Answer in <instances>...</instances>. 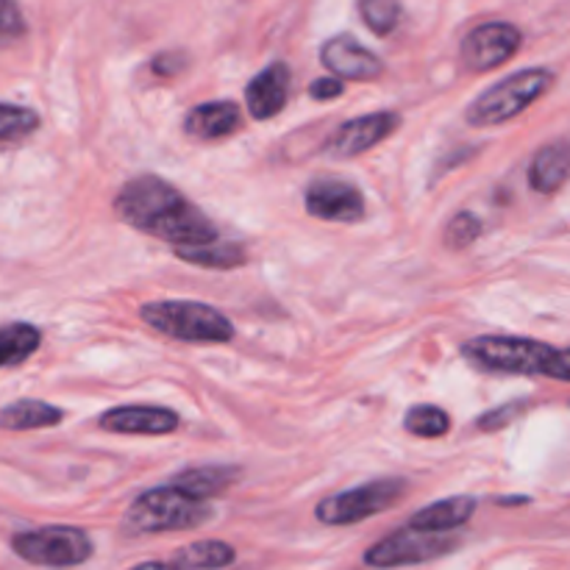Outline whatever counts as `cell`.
Instances as JSON below:
<instances>
[{"label":"cell","instance_id":"6da1fadb","mask_svg":"<svg viewBox=\"0 0 570 570\" xmlns=\"http://www.w3.org/2000/svg\"><path fill=\"white\" fill-rule=\"evenodd\" d=\"M115 212L122 223L137 232L165 239L176 248L206 245L217 239V228L212 226L209 217L159 176L131 178L117 193Z\"/></svg>","mask_w":570,"mask_h":570},{"label":"cell","instance_id":"7a4b0ae2","mask_svg":"<svg viewBox=\"0 0 570 570\" xmlns=\"http://www.w3.org/2000/svg\"><path fill=\"white\" fill-rule=\"evenodd\" d=\"M462 354L482 371L493 373H518V376H546L557 382L570 379L568 354L554 345L538 343L523 337H501V334H484L462 345Z\"/></svg>","mask_w":570,"mask_h":570},{"label":"cell","instance_id":"3957f363","mask_svg":"<svg viewBox=\"0 0 570 570\" xmlns=\"http://www.w3.org/2000/svg\"><path fill=\"white\" fill-rule=\"evenodd\" d=\"M139 315L150 328L184 343H228L234 337V323L200 301H150Z\"/></svg>","mask_w":570,"mask_h":570},{"label":"cell","instance_id":"277c9868","mask_svg":"<svg viewBox=\"0 0 570 570\" xmlns=\"http://www.w3.org/2000/svg\"><path fill=\"white\" fill-rule=\"evenodd\" d=\"M551 83H554V72L546 70V67L512 72L468 106V122L476 128H490L512 120V117L523 115L532 104H538L549 92Z\"/></svg>","mask_w":570,"mask_h":570},{"label":"cell","instance_id":"5b68a950","mask_svg":"<svg viewBox=\"0 0 570 570\" xmlns=\"http://www.w3.org/2000/svg\"><path fill=\"white\" fill-rule=\"evenodd\" d=\"M212 518V507L206 501L189 499L176 488H156L139 495L126 512L122 527L131 534H159L178 532V529H198Z\"/></svg>","mask_w":570,"mask_h":570},{"label":"cell","instance_id":"8992f818","mask_svg":"<svg viewBox=\"0 0 570 570\" xmlns=\"http://www.w3.org/2000/svg\"><path fill=\"white\" fill-rule=\"evenodd\" d=\"M11 549L20 560L39 568H76L92 557L95 546L83 529L42 527L11 538Z\"/></svg>","mask_w":570,"mask_h":570},{"label":"cell","instance_id":"52a82bcc","mask_svg":"<svg viewBox=\"0 0 570 570\" xmlns=\"http://www.w3.org/2000/svg\"><path fill=\"white\" fill-rule=\"evenodd\" d=\"M406 488H410L406 479H376L371 484H360L356 490L328 495L317 504L315 515L326 527H351V523H360L365 518L382 515L384 510L399 504Z\"/></svg>","mask_w":570,"mask_h":570},{"label":"cell","instance_id":"ba28073f","mask_svg":"<svg viewBox=\"0 0 570 570\" xmlns=\"http://www.w3.org/2000/svg\"><path fill=\"white\" fill-rule=\"evenodd\" d=\"M460 546V540L451 534H432L417 532V529H399V532L387 534L379 540L376 546L365 551V562L371 568H404V566H421V562L438 560V557L451 554Z\"/></svg>","mask_w":570,"mask_h":570},{"label":"cell","instance_id":"9c48e42d","mask_svg":"<svg viewBox=\"0 0 570 570\" xmlns=\"http://www.w3.org/2000/svg\"><path fill=\"white\" fill-rule=\"evenodd\" d=\"M306 212L328 223H356L365 217L360 187L337 176H317L306 187Z\"/></svg>","mask_w":570,"mask_h":570},{"label":"cell","instance_id":"30bf717a","mask_svg":"<svg viewBox=\"0 0 570 570\" xmlns=\"http://www.w3.org/2000/svg\"><path fill=\"white\" fill-rule=\"evenodd\" d=\"M521 48V31L512 22H484L462 42V65L473 72H488L510 61Z\"/></svg>","mask_w":570,"mask_h":570},{"label":"cell","instance_id":"8fae6325","mask_svg":"<svg viewBox=\"0 0 570 570\" xmlns=\"http://www.w3.org/2000/svg\"><path fill=\"white\" fill-rule=\"evenodd\" d=\"M401 126V117L395 111H373V115L354 117L343 122L332 139L326 142V154L334 159H351L365 150L376 148L384 139L393 137Z\"/></svg>","mask_w":570,"mask_h":570},{"label":"cell","instance_id":"7c38bea8","mask_svg":"<svg viewBox=\"0 0 570 570\" xmlns=\"http://www.w3.org/2000/svg\"><path fill=\"white\" fill-rule=\"evenodd\" d=\"M321 61L326 70H332L337 78H348V81H373L384 72L382 59L365 45L356 42L351 33H340L323 42Z\"/></svg>","mask_w":570,"mask_h":570},{"label":"cell","instance_id":"4fadbf2b","mask_svg":"<svg viewBox=\"0 0 570 570\" xmlns=\"http://www.w3.org/2000/svg\"><path fill=\"white\" fill-rule=\"evenodd\" d=\"M100 429L111 434H170L178 429V415L165 406H115L98 417Z\"/></svg>","mask_w":570,"mask_h":570},{"label":"cell","instance_id":"5bb4252c","mask_svg":"<svg viewBox=\"0 0 570 570\" xmlns=\"http://www.w3.org/2000/svg\"><path fill=\"white\" fill-rule=\"evenodd\" d=\"M289 83H293V72L284 61H273L271 67L250 78L245 87V104L256 120H271L278 111L287 106L289 98Z\"/></svg>","mask_w":570,"mask_h":570},{"label":"cell","instance_id":"9a60e30c","mask_svg":"<svg viewBox=\"0 0 570 570\" xmlns=\"http://www.w3.org/2000/svg\"><path fill=\"white\" fill-rule=\"evenodd\" d=\"M479 501L471 495H451V499L438 501V504L423 507L421 512H415L410 521V529L417 532H432V534H449L454 529L465 527L468 521L476 512Z\"/></svg>","mask_w":570,"mask_h":570},{"label":"cell","instance_id":"2e32d148","mask_svg":"<svg viewBox=\"0 0 570 570\" xmlns=\"http://www.w3.org/2000/svg\"><path fill=\"white\" fill-rule=\"evenodd\" d=\"M243 122L237 104L232 100H215V104H200L187 111L184 117V131L198 139H220L234 134Z\"/></svg>","mask_w":570,"mask_h":570},{"label":"cell","instance_id":"e0dca14e","mask_svg":"<svg viewBox=\"0 0 570 570\" xmlns=\"http://www.w3.org/2000/svg\"><path fill=\"white\" fill-rule=\"evenodd\" d=\"M243 476L239 468L228 465H206V468H187L178 476H173L170 488L181 490L184 495L198 501H209L212 495H220Z\"/></svg>","mask_w":570,"mask_h":570},{"label":"cell","instance_id":"ac0fdd59","mask_svg":"<svg viewBox=\"0 0 570 570\" xmlns=\"http://www.w3.org/2000/svg\"><path fill=\"white\" fill-rule=\"evenodd\" d=\"M65 412L53 404L37 399H22L0 410V429L3 432H31V429L59 426Z\"/></svg>","mask_w":570,"mask_h":570},{"label":"cell","instance_id":"d6986e66","mask_svg":"<svg viewBox=\"0 0 570 570\" xmlns=\"http://www.w3.org/2000/svg\"><path fill=\"white\" fill-rule=\"evenodd\" d=\"M529 181L538 193L554 195L566 187L568 181V142L566 139H557V142L546 145L532 161V170H529Z\"/></svg>","mask_w":570,"mask_h":570},{"label":"cell","instance_id":"ffe728a7","mask_svg":"<svg viewBox=\"0 0 570 570\" xmlns=\"http://www.w3.org/2000/svg\"><path fill=\"white\" fill-rule=\"evenodd\" d=\"M237 560V551L223 540H200V543L184 546L176 554L173 566L181 570H223Z\"/></svg>","mask_w":570,"mask_h":570},{"label":"cell","instance_id":"44dd1931","mask_svg":"<svg viewBox=\"0 0 570 570\" xmlns=\"http://www.w3.org/2000/svg\"><path fill=\"white\" fill-rule=\"evenodd\" d=\"M42 345V332L31 323H6L0 326V367L26 362Z\"/></svg>","mask_w":570,"mask_h":570},{"label":"cell","instance_id":"7402d4cb","mask_svg":"<svg viewBox=\"0 0 570 570\" xmlns=\"http://www.w3.org/2000/svg\"><path fill=\"white\" fill-rule=\"evenodd\" d=\"M176 256L184 262H193L198 267H217V271H232L248 262L243 245L237 243H206V245H189V248H176Z\"/></svg>","mask_w":570,"mask_h":570},{"label":"cell","instance_id":"603a6c76","mask_svg":"<svg viewBox=\"0 0 570 570\" xmlns=\"http://www.w3.org/2000/svg\"><path fill=\"white\" fill-rule=\"evenodd\" d=\"M404 429L410 434H415V438H423V440L445 438L451 429V417H449V412L440 410V406L417 404L404 415Z\"/></svg>","mask_w":570,"mask_h":570},{"label":"cell","instance_id":"cb8c5ba5","mask_svg":"<svg viewBox=\"0 0 570 570\" xmlns=\"http://www.w3.org/2000/svg\"><path fill=\"white\" fill-rule=\"evenodd\" d=\"M360 14L365 26L379 37H387L401 22L399 0H360Z\"/></svg>","mask_w":570,"mask_h":570},{"label":"cell","instance_id":"d4e9b609","mask_svg":"<svg viewBox=\"0 0 570 570\" xmlns=\"http://www.w3.org/2000/svg\"><path fill=\"white\" fill-rule=\"evenodd\" d=\"M37 128H39L37 111L26 109V106L0 104V142H3V139L28 137V134L37 131Z\"/></svg>","mask_w":570,"mask_h":570},{"label":"cell","instance_id":"484cf974","mask_svg":"<svg viewBox=\"0 0 570 570\" xmlns=\"http://www.w3.org/2000/svg\"><path fill=\"white\" fill-rule=\"evenodd\" d=\"M482 228V217L473 215V212H460V215L451 217V223L445 226V245H449L451 250L468 248V245L476 243Z\"/></svg>","mask_w":570,"mask_h":570},{"label":"cell","instance_id":"4316f807","mask_svg":"<svg viewBox=\"0 0 570 570\" xmlns=\"http://www.w3.org/2000/svg\"><path fill=\"white\" fill-rule=\"evenodd\" d=\"M26 37V20L14 0H0V48Z\"/></svg>","mask_w":570,"mask_h":570},{"label":"cell","instance_id":"83f0119b","mask_svg":"<svg viewBox=\"0 0 570 570\" xmlns=\"http://www.w3.org/2000/svg\"><path fill=\"white\" fill-rule=\"evenodd\" d=\"M527 410V404L523 401H512V404H504L499 406V410L488 412V415L479 417V429H484V432H495V429L501 426H510L512 421H518V415Z\"/></svg>","mask_w":570,"mask_h":570},{"label":"cell","instance_id":"f1b7e54d","mask_svg":"<svg viewBox=\"0 0 570 570\" xmlns=\"http://www.w3.org/2000/svg\"><path fill=\"white\" fill-rule=\"evenodd\" d=\"M187 67V59H184V53H159L154 61H150V70L156 72V76H178V72Z\"/></svg>","mask_w":570,"mask_h":570},{"label":"cell","instance_id":"f546056e","mask_svg":"<svg viewBox=\"0 0 570 570\" xmlns=\"http://www.w3.org/2000/svg\"><path fill=\"white\" fill-rule=\"evenodd\" d=\"M343 92H345V87L340 78H317V81H312V87H309V95L315 100H334V98H340Z\"/></svg>","mask_w":570,"mask_h":570},{"label":"cell","instance_id":"4dcf8cb0","mask_svg":"<svg viewBox=\"0 0 570 570\" xmlns=\"http://www.w3.org/2000/svg\"><path fill=\"white\" fill-rule=\"evenodd\" d=\"M131 570H181V568H176L173 562H139V566H134Z\"/></svg>","mask_w":570,"mask_h":570},{"label":"cell","instance_id":"1f68e13d","mask_svg":"<svg viewBox=\"0 0 570 570\" xmlns=\"http://www.w3.org/2000/svg\"><path fill=\"white\" fill-rule=\"evenodd\" d=\"M529 499H501V504H527Z\"/></svg>","mask_w":570,"mask_h":570}]
</instances>
